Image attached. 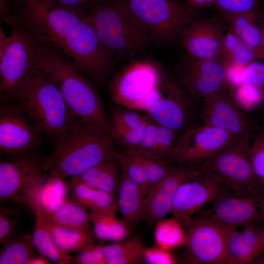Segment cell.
<instances>
[{
	"label": "cell",
	"mask_w": 264,
	"mask_h": 264,
	"mask_svg": "<svg viewBox=\"0 0 264 264\" xmlns=\"http://www.w3.org/2000/svg\"><path fill=\"white\" fill-rule=\"evenodd\" d=\"M39 67L58 87L70 110L86 129L111 137L110 117L99 94L67 57L41 43Z\"/></svg>",
	"instance_id": "1"
},
{
	"label": "cell",
	"mask_w": 264,
	"mask_h": 264,
	"mask_svg": "<svg viewBox=\"0 0 264 264\" xmlns=\"http://www.w3.org/2000/svg\"><path fill=\"white\" fill-rule=\"evenodd\" d=\"M13 103L25 113L36 131L51 141L53 147L83 125L70 110L58 87L40 67Z\"/></svg>",
	"instance_id": "2"
},
{
	"label": "cell",
	"mask_w": 264,
	"mask_h": 264,
	"mask_svg": "<svg viewBox=\"0 0 264 264\" xmlns=\"http://www.w3.org/2000/svg\"><path fill=\"white\" fill-rule=\"evenodd\" d=\"M86 16L115 60L140 58L152 44L117 0H95Z\"/></svg>",
	"instance_id": "3"
},
{
	"label": "cell",
	"mask_w": 264,
	"mask_h": 264,
	"mask_svg": "<svg viewBox=\"0 0 264 264\" xmlns=\"http://www.w3.org/2000/svg\"><path fill=\"white\" fill-rule=\"evenodd\" d=\"M111 137L92 132L81 125L73 130L43 161L49 176L63 180L116 156Z\"/></svg>",
	"instance_id": "4"
},
{
	"label": "cell",
	"mask_w": 264,
	"mask_h": 264,
	"mask_svg": "<svg viewBox=\"0 0 264 264\" xmlns=\"http://www.w3.org/2000/svg\"><path fill=\"white\" fill-rule=\"evenodd\" d=\"M152 44L178 39L181 30L198 18L197 7L177 0H117Z\"/></svg>",
	"instance_id": "5"
},
{
	"label": "cell",
	"mask_w": 264,
	"mask_h": 264,
	"mask_svg": "<svg viewBox=\"0 0 264 264\" xmlns=\"http://www.w3.org/2000/svg\"><path fill=\"white\" fill-rule=\"evenodd\" d=\"M14 4L13 26L22 27L40 43L61 52L66 37L85 17L52 0H15Z\"/></svg>",
	"instance_id": "6"
},
{
	"label": "cell",
	"mask_w": 264,
	"mask_h": 264,
	"mask_svg": "<svg viewBox=\"0 0 264 264\" xmlns=\"http://www.w3.org/2000/svg\"><path fill=\"white\" fill-rule=\"evenodd\" d=\"M250 133L237 138L230 144L197 167L212 176L231 193L238 196L264 198L250 158Z\"/></svg>",
	"instance_id": "7"
},
{
	"label": "cell",
	"mask_w": 264,
	"mask_h": 264,
	"mask_svg": "<svg viewBox=\"0 0 264 264\" xmlns=\"http://www.w3.org/2000/svg\"><path fill=\"white\" fill-rule=\"evenodd\" d=\"M166 71L151 59L130 61L110 82L112 102L123 108L146 112L158 96Z\"/></svg>",
	"instance_id": "8"
},
{
	"label": "cell",
	"mask_w": 264,
	"mask_h": 264,
	"mask_svg": "<svg viewBox=\"0 0 264 264\" xmlns=\"http://www.w3.org/2000/svg\"><path fill=\"white\" fill-rule=\"evenodd\" d=\"M11 28L0 56V93L3 102L13 103L39 69L41 43L22 27Z\"/></svg>",
	"instance_id": "9"
},
{
	"label": "cell",
	"mask_w": 264,
	"mask_h": 264,
	"mask_svg": "<svg viewBox=\"0 0 264 264\" xmlns=\"http://www.w3.org/2000/svg\"><path fill=\"white\" fill-rule=\"evenodd\" d=\"M46 173L34 152L0 159V201L17 202L32 209L48 179Z\"/></svg>",
	"instance_id": "10"
},
{
	"label": "cell",
	"mask_w": 264,
	"mask_h": 264,
	"mask_svg": "<svg viewBox=\"0 0 264 264\" xmlns=\"http://www.w3.org/2000/svg\"><path fill=\"white\" fill-rule=\"evenodd\" d=\"M62 52L97 84L105 82L113 68L115 59L102 44L86 16L67 36Z\"/></svg>",
	"instance_id": "11"
},
{
	"label": "cell",
	"mask_w": 264,
	"mask_h": 264,
	"mask_svg": "<svg viewBox=\"0 0 264 264\" xmlns=\"http://www.w3.org/2000/svg\"><path fill=\"white\" fill-rule=\"evenodd\" d=\"M174 77L193 99H203L230 88L222 59L188 56L174 69Z\"/></svg>",
	"instance_id": "12"
},
{
	"label": "cell",
	"mask_w": 264,
	"mask_h": 264,
	"mask_svg": "<svg viewBox=\"0 0 264 264\" xmlns=\"http://www.w3.org/2000/svg\"><path fill=\"white\" fill-rule=\"evenodd\" d=\"M193 99L166 71L158 95L146 111L157 123L178 133L193 128L190 124L194 114Z\"/></svg>",
	"instance_id": "13"
},
{
	"label": "cell",
	"mask_w": 264,
	"mask_h": 264,
	"mask_svg": "<svg viewBox=\"0 0 264 264\" xmlns=\"http://www.w3.org/2000/svg\"><path fill=\"white\" fill-rule=\"evenodd\" d=\"M186 246L194 263L227 264L225 225L215 221L193 217L183 225Z\"/></svg>",
	"instance_id": "14"
},
{
	"label": "cell",
	"mask_w": 264,
	"mask_h": 264,
	"mask_svg": "<svg viewBox=\"0 0 264 264\" xmlns=\"http://www.w3.org/2000/svg\"><path fill=\"white\" fill-rule=\"evenodd\" d=\"M0 109V154L2 157L34 153L41 134L15 103L3 102Z\"/></svg>",
	"instance_id": "15"
},
{
	"label": "cell",
	"mask_w": 264,
	"mask_h": 264,
	"mask_svg": "<svg viewBox=\"0 0 264 264\" xmlns=\"http://www.w3.org/2000/svg\"><path fill=\"white\" fill-rule=\"evenodd\" d=\"M237 138L210 126H195L180 136L171 160L178 164L195 166L219 153Z\"/></svg>",
	"instance_id": "16"
},
{
	"label": "cell",
	"mask_w": 264,
	"mask_h": 264,
	"mask_svg": "<svg viewBox=\"0 0 264 264\" xmlns=\"http://www.w3.org/2000/svg\"><path fill=\"white\" fill-rule=\"evenodd\" d=\"M198 169L194 176L178 186L173 198L171 211L173 217L182 226L205 205L230 192L219 181Z\"/></svg>",
	"instance_id": "17"
},
{
	"label": "cell",
	"mask_w": 264,
	"mask_h": 264,
	"mask_svg": "<svg viewBox=\"0 0 264 264\" xmlns=\"http://www.w3.org/2000/svg\"><path fill=\"white\" fill-rule=\"evenodd\" d=\"M227 30V26L218 20L198 18L181 30L178 39L188 56L222 59L223 43Z\"/></svg>",
	"instance_id": "18"
},
{
	"label": "cell",
	"mask_w": 264,
	"mask_h": 264,
	"mask_svg": "<svg viewBox=\"0 0 264 264\" xmlns=\"http://www.w3.org/2000/svg\"><path fill=\"white\" fill-rule=\"evenodd\" d=\"M263 198L227 192L215 199L211 208L197 216L228 226L242 227L263 220Z\"/></svg>",
	"instance_id": "19"
},
{
	"label": "cell",
	"mask_w": 264,
	"mask_h": 264,
	"mask_svg": "<svg viewBox=\"0 0 264 264\" xmlns=\"http://www.w3.org/2000/svg\"><path fill=\"white\" fill-rule=\"evenodd\" d=\"M203 100L202 117L205 125L236 137L250 132L248 120L235 100L230 88Z\"/></svg>",
	"instance_id": "20"
},
{
	"label": "cell",
	"mask_w": 264,
	"mask_h": 264,
	"mask_svg": "<svg viewBox=\"0 0 264 264\" xmlns=\"http://www.w3.org/2000/svg\"><path fill=\"white\" fill-rule=\"evenodd\" d=\"M198 171L196 166L174 165L156 183L151 186L144 198V219L157 222L172 211L173 198L178 186Z\"/></svg>",
	"instance_id": "21"
},
{
	"label": "cell",
	"mask_w": 264,
	"mask_h": 264,
	"mask_svg": "<svg viewBox=\"0 0 264 264\" xmlns=\"http://www.w3.org/2000/svg\"><path fill=\"white\" fill-rule=\"evenodd\" d=\"M262 221L237 227L225 225L227 264H255L264 252V224Z\"/></svg>",
	"instance_id": "22"
},
{
	"label": "cell",
	"mask_w": 264,
	"mask_h": 264,
	"mask_svg": "<svg viewBox=\"0 0 264 264\" xmlns=\"http://www.w3.org/2000/svg\"><path fill=\"white\" fill-rule=\"evenodd\" d=\"M124 108L117 107L111 110V137L126 148H137L143 138L147 115L141 114L135 110Z\"/></svg>",
	"instance_id": "23"
},
{
	"label": "cell",
	"mask_w": 264,
	"mask_h": 264,
	"mask_svg": "<svg viewBox=\"0 0 264 264\" xmlns=\"http://www.w3.org/2000/svg\"><path fill=\"white\" fill-rule=\"evenodd\" d=\"M179 137V133L157 123L147 115L143 138L137 148L155 157L171 160Z\"/></svg>",
	"instance_id": "24"
},
{
	"label": "cell",
	"mask_w": 264,
	"mask_h": 264,
	"mask_svg": "<svg viewBox=\"0 0 264 264\" xmlns=\"http://www.w3.org/2000/svg\"><path fill=\"white\" fill-rule=\"evenodd\" d=\"M117 204L122 219L134 227L144 219V198L141 187L121 169Z\"/></svg>",
	"instance_id": "25"
},
{
	"label": "cell",
	"mask_w": 264,
	"mask_h": 264,
	"mask_svg": "<svg viewBox=\"0 0 264 264\" xmlns=\"http://www.w3.org/2000/svg\"><path fill=\"white\" fill-rule=\"evenodd\" d=\"M71 198L91 212L116 215L119 208L114 195L89 186L74 177L68 183Z\"/></svg>",
	"instance_id": "26"
},
{
	"label": "cell",
	"mask_w": 264,
	"mask_h": 264,
	"mask_svg": "<svg viewBox=\"0 0 264 264\" xmlns=\"http://www.w3.org/2000/svg\"><path fill=\"white\" fill-rule=\"evenodd\" d=\"M32 210L36 223L32 238L34 248L52 262L57 264L74 263L73 257L63 252L57 245L44 220V208L36 202Z\"/></svg>",
	"instance_id": "27"
},
{
	"label": "cell",
	"mask_w": 264,
	"mask_h": 264,
	"mask_svg": "<svg viewBox=\"0 0 264 264\" xmlns=\"http://www.w3.org/2000/svg\"><path fill=\"white\" fill-rule=\"evenodd\" d=\"M44 222L58 247L65 253L79 252L93 245L96 237L92 230L75 229L58 224L46 217L44 209Z\"/></svg>",
	"instance_id": "28"
},
{
	"label": "cell",
	"mask_w": 264,
	"mask_h": 264,
	"mask_svg": "<svg viewBox=\"0 0 264 264\" xmlns=\"http://www.w3.org/2000/svg\"><path fill=\"white\" fill-rule=\"evenodd\" d=\"M120 164L116 156L73 176L85 184L115 196L119 185Z\"/></svg>",
	"instance_id": "29"
},
{
	"label": "cell",
	"mask_w": 264,
	"mask_h": 264,
	"mask_svg": "<svg viewBox=\"0 0 264 264\" xmlns=\"http://www.w3.org/2000/svg\"><path fill=\"white\" fill-rule=\"evenodd\" d=\"M45 213L49 220L58 224L75 229L92 230L88 209L72 198L67 197L57 210L53 212L45 210Z\"/></svg>",
	"instance_id": "30"
},
{
	"label": "cell",
	"mask_w": 264,
	"mask_h": 264,
	"mask_svg": "<svg viewBox=\"0 0 264 264\" xmlns=\"http://www.w3.org/2000/svg\"><path fill=\"white\" fill-rule=\"evenodd\" d=\"M261 12L242 13L224 17L228 29L260 53L262 50L261 33L258 24Z\"/></svg>",
	"instance_id": "31"
},
{
	"label": "cell",
	"mask_w": 264,
	"mask_h": 264,
	"mask_svg": "<svg viewBox=\"0 0 264 264\" xmlns=\"http://www.w3.org/2000/svg\"><path fill=\"white\" fill-rule=\"evenodd\" d=\"M93 231L97 239L119 242L129 238L131 226L116 215L90 212Z\"/></svg>",
	"instance_id": "32"
},
{
	"label": "cell",
	"mask_w": 264,
	"mask_h": 264,
	"mask_svg": "<svg viewBox=\"0 0 264 264\" xmlns=\"http://www.w3.org/2000/svg\"><path fill=\"white\" fill-rule=\"evenodd\" d=\"M221 58L224 64L242 66L261 59L258 51L247 45L228 29L223 41Z\"/></svg>",
	"instance_id": "33"
},
{
	"label": "cell",
	"mask_w": 264,
	"mask_h": 264,
	"mask_svg": "<svg viewBox=\"0 0 264 264\" xmlns=\"http://www.w3.org/2000/svg\"><path fill=\"white\" fill-rule=\"evenodd\" d=\"M156 225L154 240L157 246L168 250L186 243V234L182 225L175 218L162 219Z\"/></svg>",
	"instance_id": "34"
},
{
	"label": "cell",
	"mask_w": 264,
	"mask_h": 264,
	"mask_svg": "<svg viewBox=\"0 0 264 264\" xmlns=\"http://www.w3.org/2000/svg\"><path fill=\"white\" fill-rule=\"evenodd\" d=\"M32 242L15 236L3 244L0 251V264H27L34 256Z\"/></svg>",
	"instance_id": "35"
},
{
	"label": "cell",
	"mask_w": 264,
	"mask_h": 264,
	"mask_svg": "<svg viewBox=\"0 0 264 264\" xmlns=\"http://www.w3.org/2000/svg\"><path fill=\"white\" fill-rule=\"evenodd\" d=\"M117 157L121 169L142 188L146 195L150 186L143 166L134 148H126L117 153Z\"/></svg>",
	"instance_id": "36"
},
{
	"label": "cell",
	"mask_w": 264,
	"mask_h": 264,
	"mask_svg": "<svg viewBox=\"0 0 264 264\" xmlns=\"http://www.w3.org/2000/svg\"><path fill=\"white\" fill-rule=\"evenodd\" d=\"M134 148L143 166L150 187L162 179L174 165L175 162L171 160L157 157Z\"/></svg>",
	"instance_id": "37"
},
{
	"label": "cell",
	"mask_w": 264,
	"mask_h": 264,
	"mask_svg": "<svg viewBox=\"0 0 264 264\" xmlns=\"http://www.w3.org/2000/svg\"><path fill=\"white\" fill-rule=\"evenodd\" d=\"M230 89L235 100L243 110H251L264 101L263 88L242 84Z\"/></svg>",
	"instance_id": "38"
},
{
	"label": "cell",
	"mask_w": 264,
	"mask_h": 264,
	"mask_svg": "<svg viewBox=\"0 0 264 264\" xmlns=\"http://www.w3.org/2000/svg\"><path fill=\"white\" fill-rule=\"evenodd\" d=\"M217 10L225 17L227 16L245 13H260L262 11V0H214Z\"/></svg>",
	"instance_id": "39"
},
{
	"label": "cell",
	"mask_w": 264,
	"mask_h": 264,
	"mask_svg": "<svg viewBox=\"0 0 264 264\" xmlns=\"http://www.w3.org/2000/svg\"><path fill=\"white\" fill-rule=\"evenodd\" d=\"M18 211L6 206L0 208V244L16 236L19 219Z\"/></svg>",
	"instance_id": "40"
},
{
	"label": "cell",
	"mask_w": 264,
	"mask_h": 264,
	"mask_svg": "<svg viewBox=\"0 0 264 264\" xmlns=\"http://www.w3.org/2000/svg\"><path fill=\"white\" fill-rule=\"evenodd\" d=\"M249 154L255 175L264 187V141L259 134L250 144Z\"/></svg>",
	"instance_id": "41"
},
{
	"label": "cell",
	"mask_w": 264,
	"mask_h": 264,
	"mask_svg": "<svg viewBox=\"0 0 264 264\" xmlns=\"http://www.w3.org/2000/svg\"><path fill=\"white\" fill-rule=\"evenodd\" d=\"M143 244L144 243L141 239L134 237L102 246V251L107 261L109 259L122 255Z\"/></svg>",
	"instance_id": "42"
},
{
	"label": "cell",
	"mask_w": 264,
	"mask_h": 264,
	"mask_svg": "<svg viewBox=\"0 0 264 264\" xmlns=\"http://www.w3.org/2000/svg\"><path fill=\"white\" fill-rule=\"evenodd\" d=\"M242 84L264 88V63L256 60L245 66L242 75Z\"/></svg>",
	"instance_id": "43"
},
{
	"label": "cell",
	"mask_w": 264,
	"mask_h": 264,
	"mask_svg": "<svg viewBox=\"0 0 264 264\" xmlns=\"http://www.w3.org/2000/svg\"><path fill=\"white\" fill-rule=\"evenodd\" d=\"M74 263L77 264H106V259L102 251V246L92 245L73 257Z\"/></svg>",
	"instance_id": "44"
},
{
	"label": "cell",
	"mask_w": 264,
	"mask_h": 264,
	"mask_svg": "<svg viewBox=\"0 0 264 264\" xmlns=\"http://www.w3.org/2000/svg\"><path fill=\"white\" fill-rule=\"evenodd\" d=\"M143 261L149 264H173L176 260L169 250L158 246L145 248Z\"/></svg>",
	"instance_id": "45"
},
{
	"label": "cell",
	"mask_w": 264,
	"mask_h": 264,
	"mask_svg": "<svg viewBox=\"0 0 264 264\" xmlns=\"http://www.w3.org/2000/svg\"><path fill=\"white\" fill-rule=\"evenodd\" d=\"M144 244L136 247L127 253L107 260L106 264H132L143 261Z\"/></svg>",
	"instance_id": "46"
},
{
	"label": "cell",
	"mask_w": 264,
	"mask_h": 264,
	"mask_svg": "<svg viewBox=\"0 0 264 264\" xmlns=\"http://www.w3.org/2000/svg\"><path fill=\"white\" fill-rule=\"evenodd\" d=\"M63 7L83 16H86L95 0H52Z\"/></svg>",
	"instance_id": "47"
},
{
	"label": "cell",
	"mask_w": 264,
	"mask_h": 264,
	"mask_svg": "<svg viewBox=\"0 0 264 264\" xmlns=\"http://www.w3.org/2000/svg\"><path fill=\"white\" fill-rule=\"evenodd\" d=\"M226 78L230 88L242 84V75L245 66L234 64H224Z\"/></svg>",
	"instance_id": "48"
},
{
	"label": "cell",
	"mask_w": 264,
	"mask_h": 264,
	"mask_svg": "<svg viewBox=\"0 0 264 264\" xmlns=\"http://www.w3.org/2000/svg\"><path fill=\"white\" fill-rule=\"evenodd\" d=\"M13 0H0V21L11 27L14 23Z\"/></svg>",
	"instance_id": "49"
},
{
	"label": "cell",
	"mask_w": 264,
	"mask_h": 264,
	"mask_svg": "<svg viewBox=\"0 0 264 264\" xmlns=\"http://www.w3.org/2000/svg\"><path fill=\"white\" fill-rule=\"evenodd\" d=\"M258 24L261 33L262 50L264 51V3L259 18Z\"/></svg>",
	"instance_id": "50"
},
{
	"label": "cell",
	"mask_w": 264,
	"mask_h": 264,
	"mask_svg": "<svg viewBox=\"0 0 264 264\" xmlns=\"http://www.w3.org/2000/svg\"><path fill=\"white\" fill-rule=\"evenodd\" d=\"M41 255V256H34L28 262L27 264H51V261Z\"/></svg>",
	"instance_id": "51"
},
{
	"label": "cell",
	"mask_w": 264,
	"mask_h": 264,
	"mask_svg": "<svg viewBox=\"0 0 264 264\" xmlns=\"http://www.w3.org/2000/svg\"><path fill=\"white\" fill-rule=\"evenodd\" d=\"M185 1L188 3L197 7L200 5H203L204 4L209 3L211 2H214V0H184Z\"/></svg>",
	"instance_id": "52"
},
{
	"label": "cell",
	"mask_w": 264,
	"mask_h": 264,
	"mask_svg": "<svg viewBox=\"0 0 264 264\" xmlns=\"http://www.w3.org/2000/svg\"><path fill=\"white\" fill-rule=\"evenodd\" d=\"M255 264H264V252L259 258V259L256 261Z\"/></svg>",
	"instance_id": "53"
},
{
	"label": "cell",
	"mask_w": 264,
	"mask_h": 264,
	"mask_svg": "<svg viewBox=\"0 0 264 264\" xmlns=\"http://www.w3.org/2000/svg\"><path fill=\"white\" fill-rule=\"evenodd\" d=\"M259 135L264 141V127L262 129Z\"/></svg>",
	"instance_id": "54"
},
{
	"label": "cell",
	"mask_w": 264,
	"mask_h": 264,
	"mask_svg": "<svg viewBox=\"0 0 264 264\" xmlns=\"http://www.w3.org/2000/svg\"><path fill=\"white\" fill-rule=\"evenodd\" d=\"M261 59H262L264 60V51L262 50L260 52Z\"/></svg>",
	"instance_id": "55"
},
{
	"label": "cell",
	"mask_w": 264,
	"mask_h": 264,
	"mask_svg": "<svg viewBox=\"0 0 264 264\" xmlns=\"http://www.w3.org/2000/svg\"><path fill=\"white\" fill-rule=\"evenodd\" d=\"M263 117H264V110H263Z\"/></svg>",
	"instance_id": "56"
},
{
	"label": "cell",
	"mask_w": 264,
	"mask_h": 264,
	"mask_svg": "<svg viewBox=\"0 0 264 264\" xmlns=\"http://www.w3.org/2000/svg\"><path fill=\"white\" fill-rule=\"evenodd\" d=\"M262 2L264 3V0H262Z\"/></svg>",
	"instance_id": "57"
},
{
	"label": "cell",
	"mask_w": 264,
	"mask_h": 264,
	"mask_svg": "<svg viewBox=\"0 0 264 264\" xmlns=\"http://www.w3.org/2000/svg\"><path fill=\"white\" fill-rule=\"evenodd\" d=\"M263 220H264V216H263Z\"/></svg>",
	"instance_id": "58"
}]
</instances>
